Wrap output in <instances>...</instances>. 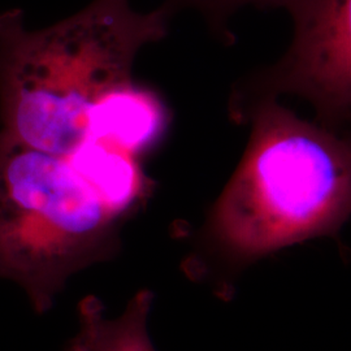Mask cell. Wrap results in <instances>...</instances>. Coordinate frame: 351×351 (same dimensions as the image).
<instances>
[{
	"mask_svg": "<svg viewBox=\"0 0 351 351\" xmlns=\"http://www.w3.org/2000/svg\"><path fill=\"white\" fill-rule=\"evenodd\" d=\"M229 103L250 138L203 228L207 252L239 269L335 236L351 216L350 129L306 120L271 97L232 94Z\"/></svg>",
	"mask_w": 351,
	"mask_h": 351,
	"instance_id": "6da1fadb",
	"label": "cell"
},
{
	"mask_svg": "<svg viewBox=\"0 0 351 351\" xmlns=\"http://www.w3.org/2000/svg\"><path fill=\"white\" fill-rule=\"evenodd\" d=\"M164 3L141 13L129 0H93L53 25L27 29L0 13V136L66 158L86 137L88 111L132 80L139 51L168 34Z\"/></svg>",
	"mask_w": 351,
	"mask_h": 351,
	"instance_id": "7a4b0ae2",
	"label": "cell"
},
{
	"mask_svg": "<svg viewBox=\"0 0 351 351\" xmlns=\"http://www.w3.org/2000/svg\"><path fill=\"white\" fill-rule=\"evenodd\" d=\"M123 217L62 156L0 136V278L46 314L69 278L120 251Z\"/></svg>",
	"mask_w": 351,
	"mask_h": 351,
	"instance_id": "3957f363",
	"label": "cell"
},
{
	"mask_svg": "<svg viewBox=\"0 0 351 351\" xmlns=\"http://www.w3.org/2000/svg\"><path fill=\"white\" fill-rule=\"evenodd\" d=\"M288 13V49L232 94L297 97L314 108L316 121L351 130V0H298Z\"/></svg>",
	"mask_w": 351,
	"mask_h": 351,
	"instance_id": "277c9868",
	"label": "cell"
},
{
	"mask_svg": "<svg viewBox=\"0 0 351 351\" xmlns=\"http://www.w3.org/2000/svg\"><path fill=\"white\" fill-rule=\"evenodd\" d=\"M168 119L160 98L130 81L108 91L91 107L86 137L111 142L139 156L160 138Z\"/></svg>",
	"mask_w": 351,
	"mask_h": 351,
	"instance_id": "5b68a950",
	"label": "cell"
},
{
	"mask_svg": "<svg viewBox=\"0 0 351 351\" xmlns=\"http://www.w3.org/2000/svg\"><path fill=\"white\" fill-rule=\"evenodd\" d=\"M65 159L101 203L123 219L150 191L139 156L111 142L86 137Z\"/></svg>",
	"mask_w": 351,
	"mask_h": 351,
	"instance_id": "8992f818",
	"label": "cell"
},
{
	"mask_svg": "<svg viewBox=\"0 0 351 351\" xmlns=\"http://www.w3.org/2000/svg\"><path fill=\"white\" fill-rule=\"evenodd\" d=\"M152 303L154 293L141 289L121 314L108 317L98 297H84L77 306L78 332L65 351H156L147 330Z\"/></svg>",
	"mask_w": 351,
	"mask_h": 351,
	"instance_id": "52a82bcc",
	"label": "cell"
},
{
	"mask_svg": "<svg viewBox=\"0 0 351 351\" xmlns=\"http://www.w3.org/2000/svg\"><path fill=\"white\" fill-rule=\"evenodd\" d=\"M298 0H167L165 4L175 12L180 8L193 10L201 14L213 32L230 40L228 21L236 13L246 10H284L289 12Z\"/></svg>",
	"mask_w": 351,
	"mask_h": 351,
	"instance_id": "ba28073f",
	"label": "cell"
}]
</instances>
